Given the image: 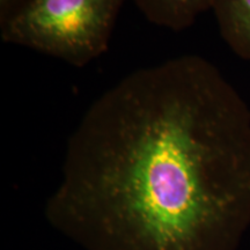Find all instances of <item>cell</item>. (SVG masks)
I'll list each match as a JSON object with an SVG mask.
<instances>
[{
    "label": "cell",
    "mask_w": 250,
    "mask_h": 250,
    "mask_svg": "<svg viewBox=\"0 0 250 250\" xmlns=\"http://www.w3.org/2000/svg\"><path fill=\"white\" fill-rule=\"evenodd\" d=\"M149 22L171 30L192 26L198 15L213 8L215 0H131Z\"/></svg>",
    "instance_id": "obj_3"
},
{
    "label": "cell",
    "mask_w": 250,
    "mask_h": 250,
    "mask_svg": "<svg viewBox=\"0 0 250 250\" xmlns=\"http://www.w3.org/2000/svg\"><path fill=\"white\" fill-rule=\"evenodd\" d=\"M125 0H20L2 41L83 67L104 54Z\"/></svg>",
    "instance_id": "obj_2"
},
{
    "label": "cell",
    "mask_w": 250,
    "mask_h": 250,
    "mask_svg": "<svg viewBox=\"0 0 250 250\" xmlns=\"http://www.w3.org/2000/svg\"><path fill=\"white\" fill-rule=\"evenodd\" d=\"M48 223L83 250H237L250 227V109L208 59L139 68L68 138Z\"/></svg>",
    "instance_id": "obj_1"
},
{
    "label": "cell",
    "mask_w": 250,
    "mask_h": 250,
    "mask_svg": "<svg viewBox=\"0 0 250 250\" xmlns=\"http://www.w3.org/2000/svg\"><path fill=\"white\" fill-rule=\"evenodd\" d=\"M20 0H0V21L7 18Z\"/></svg>",
    "instance_id": "obj_5"
},
{
    "label": "cell",
    "mask_w": 250,
    "mask_h": 250,
    "mask_svg": "<svg viewBox=\"0 0 250 250\" xmlns=\"http://www.w3.org/2000/svg\"><path fill=\"white\" fill-rule=\"evenodd\" d=\"M212 9L225 42L250 61V0H215Z\"/></svg>",
    "instance_id": "obj_4"
}]
</instances>
